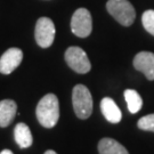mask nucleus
<instances>
[{"mask_svg":"<svg viewBox=\"0 0 154 154\" xmlns=\"http://www.w3.org/2000/svg\"><path fill=\"white\" fill-rule=\"evenodd\" d=\"M0 154H14V153L11 152V149H4V151H2V152H1Z\"/></svg>","mask_w":154,"mask_h":154,"instance_id":"obj_16","label":"nucleus"},{"mask_svg":"<svg viewBox=\"0 0 154 154\" xmlns=\"http://www.w3.org/2000/svg\"><path fill=\"white\" fill-rule=\"evenodd\" d=\"M65 61L73 71L80 74L88 73L91 69V64L86 51L77 46H72L66 49Z\"/></svg>","mask_w":154,"mask_h":154,"instance_id":"obj_4","label":"nucleus"},{"mask_svg":"<svg viewBox=\"0 0 154 154\" xmlns=\"http://www.w3.org/2000/svg\"><path fill=\"white\" fill-rule=\"evenodd\" d=\"M45 154H57L55 151H53V149H48V151H46Z\"/></svg>","mask_w":154,"mask_h":154,"instance_id":"obj_17","label":"nucleus"},{"mask_svg":"<svg viewBox=\"0 0 154 154\" xmlns=\"http://www.w3.org/2000/svg\"><path fill=\"white\" fill-rule=\"evenodd\" d=\"M125 98L127 102V106L130 113L135 114L138 111L142 109L143 106V99L140 97V95L134 90V89H127L125 90Z\"/></svg>","mask_w":154,"mask_h":154,"instance_id":"obj_13","label":"nucleus"},{"mask_svg":"<svg viewBox=\"0 0 154 154\" xmlns=\"http://www.w3.org/2000/svg\"><path fill=\"white\" fill-rule=\"evenodd\" d=\"M99 154H129L126 147L112 138H103L98 143Z\"/></svg>","mask_w":154,"mask_h":154,"instance_id":"obj_12","label":"nucleus"},{"mask_svg":"<svg viewBox=\"0 0 154 154\" xmlns=\"http://www.w3.org/2000/svg\"><path fill=\"white\" fill-rule=\"evenodd\" d=\"M71 30L79 38H87L93 30L91 14L86 8H79L71 18Z\"/></svg>","mask_w":154,"mask_h":154,"instance_id":"obj_5","label":"nucleus"},{"mask_svg":"<svg viewBox=\"0 0 154 154\" xmlns=\"http://www.w3.org/2000/svg\"><path fill=\"white\" fill-rule=\"evenodd\" d=\"M23 51L20 48H9L0 57V73L11 74L22 63Z\"/></svg>","mask_w":154,"mask_h":154,"instance_id":"obj_7","label":"nucleus"},{"mask_svg":"<svg viewBox=\"0 0 154 154\" xmlns=\"http://www.w3.org/2000/svg\"><path fill=\"white\" fill-rule=\"evenodd\" d=\"M100 110L104 118L111 123H118L121 121L122 113L116 102L110 97H104L100 102Z\"/></svg>","mask_w":154,"mask_h":154,"instance_id":"obj_9","label":"nucleus"},{"mask_svg":"<svg viewBox=\"0 0 154 154\" xmlns=\"http://www.w3.org/2000/svg\"><path fill=\"white\" fill-rule=\"evenodd\" d=\"M73 110L79 119H88L93 112V97L85 85H77L72 91Z\"/></svg>","mask_w":154,"mask_h":154,"instance_id":"obj_2","label":"nucleus"},{"mask_svg":"<svg viewBox=\"0 0 154 154\" xmlns=\"http://www.w3.org/2000/svg\"><path fill=\"white\" fill-rule=\"evenodd\" d=\"M37 119L45 128H53L60 119V103L54 94H47L37 105Z\"/></svg>","mask_w":154,"mask_h":154,"instance_id":"obj_1","label":"nucleus"},{"mask_svg":"<svg viewBox=\"0 0 154 154\" xmlns=\"http://www.w3.org/2000/svg\"><path fill=\"white\" fill-rule=\"evenodd\" d=\"M17 112V105L11 99L0 100V127L6 128L15 119Z\"/></svg>","mask_w":154,"mask_h":154,"instance_id":"obj_10","label":"nucleus"},{"mask_svg":"<svg viewBox=\"0 0 154 154\" xmlns=\"http://www.w3.org/2000/svg\"><path fill=\"white\" fill-rule=\"evenodd\" d=\"M134 66L143 72L149 80H154V54L151 51H140L134 58Z\"/></svg>","mask_w":154,"mask_h":154,"instance_id":"obj_8","label":"nucleus"},{"mask_svg":"<svg viewBox=\"0 0 154 154\" xmlns=\"http://www.w3.org/2000/svg\"><path fill=\"white\" fill-rule=\"evenodd\" d=\"M106 9L123 26H130L136 18L135 8L128 0H107Z\"/></svg>","mask_w":154,"mask_h":154,"instance_id":"obj_3","label":"nucleus"},{"mask_svg":"<svg viewBox=\"0 0 154 154\" xmlns=\"http://www.w3.org/2000/svg\"><path fill=\"white\" fill-rule=\"evenodd\" d=\"M14 138L21 149H28L32 145V134L25 123H17L14 129Z\"/></svg>","mask_w":154,"mask_h":154,"instance_id":"obj_11","label":"nucleus"},{"mask_svg":"<svg viewBox=\"0 0 154 154\" xmlns=\"http://www.w3.org/2000/svg\"><path fill=\"white\" fill-rule=\"evenodd\" d=\"M137 126L139 129L142 130H146V131H153L154 132V113L153 114H149L143 118H140L137 122Z\"/></svg>","mask_w":154,"mask_h":154,"instance_id":"obj_15","label":"nucleus"},{"mask_svg":"<svg viewBox=\"0 0 154 154\" xmlns=\"http://www.w3.org/2000/svg\"><path fill=\"white\" fill-rule=\"evenodd\" d=\"M142 23L145 30L152 35H154V11L149 9V11H144L143 16H142Z\"/></svg>","mask_w":154,"mask_h":154,"instance_id":"obj_14","label":"nucleus"},{"mask_svg":"<svg viewBox=\"0 0 154 154\" xmlns=\"http://www.w3.org/2000/svg\"><path fill=\"white\" fill-rule=\"evenodd\" d=\"M55 25L48 17H40L34 30V37L37 44L41 48H49L55 39Z\"/></svg>","mask_w":154,"mask_h":154,"instance_id":"obj_6","label":"nucleus"}]
</instances>
